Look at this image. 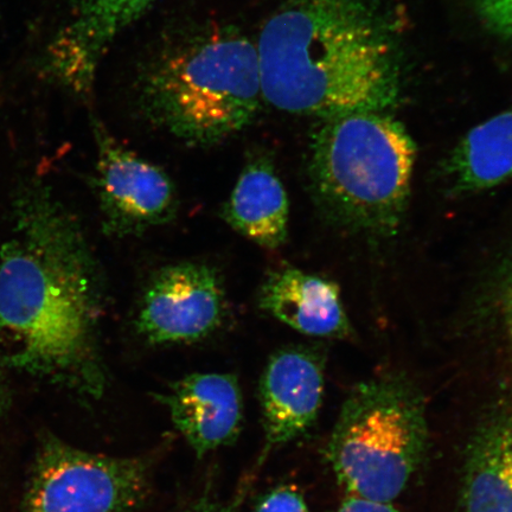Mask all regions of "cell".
<instances>
[{"instance_id":"1","label":"cell","mask_w":512,"mask_h":512,"mask_svg":"<svg viewBox=\"0 0 512 512\" xmlns=\"http://www.w3.org/2000/svg\"><path fill=\"white\" fill-rule=\"evenodd\" d=\"M15 219L0 249V358L100 398L102 288L81 229L46 191L24 196Z\"/></svg>"},{"instance_id":"2","label":"cell","mask_w":512,"mask_h":512,"mask_svg":"<svg viewBox=\"0 0 512 512\" xmlns=\"http://www.w3.org/2000/svg\"><path fill=\"white\" fill-rule=\"evenodd\" d=\"M255 44L264 100L280 111L329 119L398 102L394 42L364 0H288Z\"/></svg>"},{"instance_id":"3","label":"cell","mask_w":512,"mask_h":512,"mask_svg":"<svg viewBox=\"0 0 512 512\" xmlns=\"http://www.w3.org/2000/svg\"><path fill=\"white\" fill-rule=\"evenodd\" d=\"M310 143L313 198L332 222L358 233L398 230L411 197L416 146L383 112L322 119Z\"/></svg>"},{"instance_id":"4","label":"cell","mask_w":512,"mask_h":512,"mask_svg":"<svg viewBox=\"0 0 512 512\" xmlns=\"http://www.w3.org/2000/svg\"><path fill=\"white\" fill-rule=\"evenodd\" d=\"M143 100L151 119L183 142L219 144L245 130L265 101L256 44L227 29L184 43L153 64Z\"/></svg>"},{"instance_id":"5","label":"cell","mask_w":512,"mask_h":512,"mask_svg":"<svg viewBox=\"0 0 512 512\" xmlns=\"http://www.w3.org/2000/svg\"><path fill=\"white\" fill-rule=\"evenodd\" d=\"M427 441L419 390L399 376H387L351 390L326 454L350 496L392 503L418 470Z\"/></svg>"},{"instance_id":"6","label":"cell","mask_w":512,"mask_h":512,"mask_svg":"<svg viewBox=\"0 0 512 512\" xmlns=\"http://www.w3.org/2000/svg\"><path fill=\"white\" fill-rule=\"evenodd\" d=\"M150 488L149 459L87 452L47 435L32 464L22 512H132Z\"/></svg>"},{"instance_id":"7","label":"cell","mask_w":512,"mask_h":512,"mask_svg":"<svg viewBox=\"0 0 512 512\" xmlns=\"http://www.w3.org/2000/svg\"><path fill=\"white\" fill-rule=\"evenodd\" d=\"M95 137V188L105 232L130 238L174 221L178 196L168 174L115 142L104 128L96 126Z\"/></svg>"},{"instance_id":"8","label":"cell","mask_w":512,"mask_h":512,"mask_svg":"<svg viewBox=\"0 0 512 512\" xmlns=\"http://www.w3.org/2000/svg\"><path fill=\"white\" fill-rule=\"evenodd\" d=\"M226 313V293L215 268L179 262L153 275L134 326L152 345L191 344L215 334Z\"/></svg>"},{"instance_id":"9","label":"cell","mask_w":512,"mask_h":512,"mask_svg":"<svg viewBox=\"0 0 512 512\" xmlns=\"http://www.w3.org/2000/svg\"><path fill=\"white\" fill-rule=\"evenodd\" d=\"M155 0H74L44 56V72L78 94L91 91L108 48Z\"/></svg>"},{"instance_id":"10","label":"cell","mask_w":512,"mask_h":512,"mask_svg":"<svg viewBox=\"0 0 512 512\" xmlns=\"http://www.w3.org/2000/svg\"><path fill=\"white\" fill-rule=\"evenodd\" d=\"M323 394V360L315 351L291 347L271 356L259 384L265 453L310 430Z\"/></svg>"},{"instance_id":"11","label":"cell","mask_w":512,"mask_h":512,"mask_svg":"<svg viewBox=\"0 0 512 512\" xmlns=\"http://www.w3.org/2000/svg\"><path fill=\"white\" fill-rule=\"evenodd\" d=\"M198 458L238 439L243 421L242 394L233 374H191L156 395Z\"/></svg>"},{"instance_id":"12","label":"cell","mask_w":512,"mask_h":512,"mask_svg":"<svg viewBox=\"0 0 512 512\" xmlns=\"http://www.w3.org/2000/svg\"><path fill=\"white\" fill-rule=\"evenodd\" d=\"M262 311L311 337L347 338L351 326L339 287L293 267L267 275L258 294Z\"/></svg>"},{"instance_id":"13","label":"cell","mask_w":512,"mask_h":512,"mask_svg":"<svg viewBox=\"0 0 512 512\" xmlns=\"http://www.w3.org/2000/svg\"><path fill=\"white\" fill-rule=\"evenodd\" d=\"M464 512H512V405L480 422L466 451Z\"/></svg>"},{"instance_id":"14","label":"cell","mask_w":512,"mask_h":512,"mask_svg":"<svg viewBox=\"0 0 512 512\" xmlns=\"http://www.w3.org/2000/svg\"><path fill=\"white\" fill-rule=\"evenodd\" d=\"M221 216L243 238L278 249L288 236L290 202L271 160L256 158L243 168Z\"/></svg>"},{"instance_id":"15","label":"cell","mask_w":512,"mask_h":512,"mask_svg":"<svg viewBox=\"0 0 512 512\" xmlns=\"http://www.w3.org/2000/svg\"><path fill=\"white\" fill-rule=\"evenodd\" d=\"M452 190L469 194L512 178V108L466 134L448 159Z\"/></svg>"},{"instance_id":"16","label":"cell","mask_w":512,"mask_h":512,"mask_svg":"<svg viewBox=\"0 0 512 512\" xmlns=\"http://www.w3.org/2000/svg\"><path fill=\"white\" fill-rule=\"evenodd\" d=\"M476 8L492 31L512 40V0H476Z\"/></svg>"},{"instance_id":"17","label":"cell","mask_w":512,"mask_h":512,"mask_svg":"<svg viewBox=\"0 0 512 512\" xmlns=\"http://www.w3.org/2000/svg\"><path fill=\"white\" fill-rule=\"evenodd\" d=\"M255 512H310V509L296 488L280 486L261 498Z\"/></svg>"},{"instance_id":"18","label":"cell","mask_w":512,"mask_h":512,"mask_svg":"<svg viewBox=\"0 0 512 512\" xmlns=\"http://www.w3.org/2000/svg\"><path fill=\"white\" fill-rule=\"evenodd\" d=\"M337 512H400L392 503L368 501L356 496H348L344 499Z\"/></svg>"},{"instance_id":"19","label":"cell","mask_w":512,"mask_h":512,"mask_svg":"<svg viewBox=\"0 0 512 512\" xmlns=\"http://www.w3.org/2000/svg\"><path fill=\"white\" fill-rule=\"evenodd\" d=\"M502 313L505 331L512 339V261L504 283Z\"/></svg>"},{"instance_id":"20","label":"cell","mask_w":512,"mask_h":512,"mask_svg":"<svg viewBox=\"0 0 512 512\" xmlns=\"http://www.w3.org/2000/svg\"><path fill=\"white\" fill-rule=\"evenodd\" d=\"M5 364L0 358V419L3 418L10 405V390L4 374Z\"/></svg>"},{"instance_id":"21","label":"cell","mask_w":512,"mask_h":512,"mask_svg":"<svg viewBox=\"0 0 512 512\" xmlns=\"http://www.w3.org/2000/svg\"><path fill=\"white\" fill-rule=\"evenodd\" d=\"M190 512H233L227 507L215 503H201Z\"/></svg>"}]
</instances>
